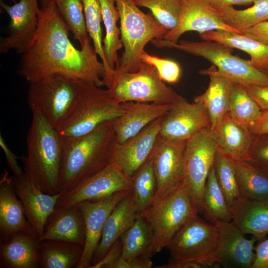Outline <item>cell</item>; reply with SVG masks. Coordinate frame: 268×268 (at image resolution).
Returning a JSON list of instances; mask_svg holds the SVG:
<instances>
[{"instance_id": "4dcf8cb0", "label": "cell", "mask_w": 268, "mask_h": 268, "mask_svg": "<svg viewBox=\"0 0 268 268\" xmlns=\"http://www.w3.org/2000/svg\"><path fill=\"white\" fill-rule=\"evenodd\" d=\"M39 242L40 268H72L79 263L83 246L73 242L55 239Z\"/></svg>"}, {"instance_id": "7bdbcfd3", "label": "cell", "mask_w": 268, "mask_h": 268, "mask_svg": "<svg viewBox=\"0 0 268 268\" xmlns=\"http://www.w3.org/2000/svg\"><path fill=\"white\" fill-rule=\"evenodd\" d=\"M247 161L268 174V134L255 135Z\"/></svg>"}, {"instance_id": "7402d4cb", "label": "cell", "mask_w": 268, "mask_h": 268, "mask_svg": "<svg viewBox=\"0 0 268 268\" xmlns=\"http://www.w3.org/2000/svg\"><path fill=\"white\" fill-rule=\"evenodd\" d=\"M124 113L113 120L116 142L122 143L135 135L149 124L163 117L171 105L139 102L121 103Z\"/></svg>"}, {"instance_id": "e575fe53", "label": "cell", "mask_w": 268, "mask_h": 268, "mask_svg": "<svg viewBox=\"0 0 268 268\" xmlns=\"http://www.w3.org/2000/svg\"><path fill=\"white\" fill-rule=\"evenodd\" d=\"M254 3L243 10L229 6L218 10L227 25L243 33L253 26L268 20V0H256Z\"/></svg>"}, {"instance_id": "7a4b0ae2", "label": "cell", "mask_w": 268, "mask_h": 268, "mask_svg": "<svg viewBox=\"0 0 268 268\" xmlns=\"http://www.w3.org/2000/svg\"><path fill=\"white\" fill-rule=\"evenodd\" d=\"M116 142L113 121L89 134L65 144L58 192H67L111 163Z\"/></svg>"}, {"instance_id": "603a6c76", "label": "cell", "mask_w": 268, "mask_h": 268, "mask_svg": "<svg viewBox=\"0 0 268 268\" xmlns=\"http://www.w3.org/2000/svg\"><path fill=\"white\" fill-rule=\"evenodd\" d=\"M85 226L83 215L76 204L56 207L49 216L38 241L55 239L69 241L84 247Z\"/></svg>"}, {"instance_id": "8992f818", "label": "cell", "mask_w": 268, "mask_h": 268, "mask_svg": "<svg viewBox=\"0 0 268 268\" xmlns=\"http://www.w3.org/2000/svg\"><path fill=\"white\" fill-rule=\"evenodd\" d=\"M83 82L55 73L29 82L27 100L32 112L41 115L58 131L71 113Z\"/></svg>"}, {"instance_id": "ac0fdd59", "label": "cell", "mask_w": 268, "mask_h": 268, "mask_svg": "<svg viewBox=\"0 0 268 268\" xmlns=\"http://www.w3.org/2000/svg\"><path fill=\"white\" fill-rule=\"evenodd\" d=\"M131 191H121L102 200L76 204L83 216L86 236L83 254L76 268H89L108 217L117 204Z\"/></svg>"}, {"instance_id": "ba28073f", "label": "cell", "mask_w": 268, "mask_h": 268, "mask_svg": "<svg viewBox=\"0 0 268 268\" xmlns=\"http://www.w3.org/2000/svg\"><path fill=\"white\" fill-rule=\"evenodd\" d=\"M151 42L157 48H173L201 57L209 61L221 73L234 83L242 85H268V79L264 71L254 67L249 60L233 55L232 48L220 43L187 40L175 43L163 38L153 39Z\"/></svg>"}, {"instance_id": "d590c367", "label": "cell", "mask_w": 268, "mask_h": 268, "mask_svg": "<svg viewBox=\"0 0 268 268\" xmlns=\"http://www.w3.org/2000/svg\"><path fill=\"white\" fill-rule=\"evenodd\" d=\"M131 193L139 213L153 202L157 191V181L152 155L131 178Z\"/></svg>"}, {"instance_id": "c3c4849f", "label": "cell", "mask_w": 268, "mask_h": 268, "mask_svg": "<svg viewBox=\"0 0 268 268\" xmlns=\"http://www.w3.org/2000/svg\"><path fill=\"white\" fill-rule=\"evenodd\" d=\"M243 34L268 46V20L253 26Z\"/></svg>"}, {"instance_id": "816d5d0a", "label": "cell", "mask_w": 268, "mask_h": 268, "mask_svg": "<svg viewBox=\"0 0 268 268\" xmlns=\"http://www.w3.org/2000/svg\"><path fill=\"white\" fill-rule=\"evenodd\" d=\"M256 0H209L211 4L219 10L233 5H249Z\"/></svg>"}, {"instance_id": "30bf717a", "label": "cell", "mask_w": 268, "mask_h": 268, "mask_svg": "<svg viewBox=\"0 0 268 268\" xmlns=\"http://www.w3.org/2000/svg\"><path fill=\"white\" fill-rule=\"evenodd\" d=\"M217 239L216 224L207 223L198 215L194 217L181 227L167 245L170 259L166 264L193 262L203 268L217 266Z\"/></svg>"}, {"instance_id": "ee69618b", "label": "cell", "mask_w": 268, "mask_h": 268, "mask_svg": "<svg viewBox=\"0 0 268 268\" xmlns=\"http://www.w3.org/2000/svg\"><path fill=\"white\" fill-rule=\"evenodd\" d=\"M122 246L120 238L112 246L101 260L89 268H113L122 257Z\"/></svg>"}, {"instance_id": "f35d334b", "label": "cell", "mask_w": 268, "mask_h": 268, "mask_svg": "<svg viewBox=\"0 0 268 268\" xmlns=\"http://www.w3.org/2000/svg\"><path fill=\"white\" fill-rule=\"evenodd\" d=\"M56 4L73 38L83 48L91 38L86 28L82 0H58Z\"/></svg>"}, {"instance_id": "ffe728a7", "label": "cell", "mask_w": 268, "mask_h": 268, "mask_svg": "<svg viewBox=\"0 0 268 268\" xmlns=\"http://www.w3.org/2000/svg\"><path fill=\"white\" fill-rule=\"evenodd\" d=\"M13 185L26 218L38 239L48 218L56 208L62 192L53 195L44 193L33 186L25 175L19 178L14 177Z\"/></svg>"}, {"instance_id": "74e56055", "label": "cell", "mask_w": 268, "mask_h": 268, "mask_svg": "<svg viewBox=\"0 0 268 268\" xmlns=\"http://www.w3.org/2000/svg\"><path fill=\"white\" fill-rule=\"evenodd\" d=\"M213 167L217 181L230 207L241 197L237 183L233 159L218 147Z\"/></svg>"}, {"instance_id": "7dc6e473", "label": "cell", "mask_w": 268, "mask_h": 268, "mask_svg": "<svg viewBox=\"0 0 268 268\" xmlns=\"http://www.w3.org/2000/svg\"><path fill=\"white\" fill-rule=\"evenodd\" d=\"M254 251L256 257L251 268H268V238L259 241Z\"/></svg>"}, {"instance_id": "4fadbf2b", "label": "cell", "mask_w": 268, "mask_h": 268, "mask_svg": "<svg viewBox=\"0 0 268 268\" xmlns=\"http://www.w3.org/2000/svg\"><path fill=\"white\" fill-rule=\"evenodd\" d=\"M210 128L208 114L202 104L183 97L173 104L162 118L159 135L174 141H187L204 129Z\"/></svg>"}, {"instance_id": "7c38bea8", "label": "cell", "mask_w": 268, "mask_h": 268, "mask_svg": "<svg viewBox=\"0 0 268 268\" xmlns=\"http://www.w3.org/2000/svg\"><path fill=\"white\" fill-rule=\"evenodd\" d=\"M131 179L111 163L71 190L62 192L56 208L67 207L85 201L102 200L121 191H131Z\"/></svg>"}, {"instance_id": "2e32d148", "label": "cell", "mask_w": 268, "mask_h": 268, "mask_svg": "<svg viewBox=\"0 0 268 268\" xmlns=\"http://www.w3.org/2000/svg\"><path fill=\"white\" fill-rule=\"evenodd\" d=\"M0 5L10 17L9 34L0 42V53L14 49L23 54L37 30L39 9L37 0H20L11 6L0 1Z\"/></svg>"}, {"instance_id": "484cf974", "label": "cell", "mask_w": 268, "mask_h": 268, "mask_svg": "<svg viewBox=\"0 0 268 268\" xmlns=\"http://www.w3.org/2000/svg\"><path fill=\"white\" fill-rule=\"evenodd\" d=\"M40 251L38 238L18 233L0 241V268H40Z\"/></svg>"}, {"instance_id": "8fae6325", "label": "cell", "mask_w": 268, "mask_h": 268, "mask_svg": "<svg viewBox=\"0 0 268 268\" xmlns=\"http://www.w3.org/2000/svg\"><path fill=\"white\" fill-rule=\"evenodd\" d=\"M218 148L210 128L203 130L186 142L184 180L198 213L202 211L204 186Z\"/></svg>"}, {"instance_id": "5bb4252c", "label": "cell", "mask_w": 268, "mask_h": 268, "mask_svg": "<svg viewBox=\"0 0 268 268\" xmlns=\"http://www.w3.org/2000/svg\"><path fill=\"white\" fill-rule=\"evenodd\" d=\"M181 11L176 26L168 31L163 39L177 43L184 33L195 31L200 34L215 30L241 32L227 25L220 11L209 0H180Z\"/></svg>"}, {"instance_id": "44dd1931", "label": "cell", "mask_w": 268, "mask_h": 268, "mask_svg": "<svg viewBox=\"0 0 268 268\" xmlns=\"http://www.w3.org/2000/svg\"><path fill=\"white\" fill-rule=\"evenodd\" d=\"M18 198L13 178L4 170L0 181V241L18 233H26L38 238L26 218L23 204Z\"/></svg>"}, {"instance_id": "f5cc1de1", "label": "cell", "mask_w": 268, "mask_h": 268, "mask_svg": "<svg viewBox=\"0 0 268 268\" xmlns=\"http://www.w3.org/2000/svg\"><path fill=\"white\" fill-rule=\"evenodd\" d=\"M42 6L44 7L53 3H56L58 0H39Z\"/></svg>"}, {"instance_id": "d6986e66", "label": "cell", "mask_w": 268, "mask_h": 268, "mask_svg": "<svg viewBox=\"0 0 268 268\" xmlns=\"http://www.w3.org/2000/svg\"><path fill=\"white\" fill-rule=\"evenodd\" d=\"M218 239L216 263L225 268H251L256 257L255 237L248 239L232 221L216 224Z\"/></svg>"}, {"instance_id": "83f0119b", "label": "cell", "mask_w": 268, "mask_h": 268, "mask_svg": "<svg viewBox=\"0 0 268 268\" xmlns=\"http://www.w3.org/2000/svg\"><path fill=\"white\" fill-rule=\"evenodd\" d=\"M232 221L244 234H252L257 241L268 234V201L241 197L231 207Z\"/></svg>"}, {"instance_id": "8d00e7d4", "label": "cell", "mask_w": 268, "mask_h": 268, "mask_svg": "<svg viewBox=\"0 0 268 268\" xmlns=\"http://www.w3.org/2000/svg\"><path fill=\"white\" fill-rule=\"evenodd\" d=\"M261 110L243 85L234 83L229 103V113L240 125L249 131L260 117Z\"/></svg>"}, {"instance_id": "4316f807", "label": "cell", "mask_w": 268, "mask_h": 268, "mask_svg": "<svg viewBox=\"0 0 268 268\" xmlns=\"http://www.w3.org/2000/svg\"><path fill=\"white\" fill-rule=\"evenodd\" d=\"M211 130L224 154L234 160H247L255 134L237 123L229 112Z\"/></svg>"}, {"instance_id": "60d3db41", "label": "cell", "mask_w": 268, "mask_h": 268, "mask_svg": "<svg viewBox=\"0 0 268 268\" xmlns=\"http://www.w3.org/2000/svg\"><path fill=\"white\" fill-rule=\"evenodd\" d=\"M137 6L148 8L168 31L177 25L181 11L180 0H133Z\"/></svg>"}, {"instance_id": "52a82bcc", "label": "cell", "mask_w": 268, "mask_h": 268, "mask_svg": "<svg viewBox=\"0 0 268 268\" xmlns=\"http://www.w3.org/2000/svg\"><path fill=\"white\" fill-rule=\"evenodd\" d=\"M153 233V251L161 252L190 219L198 216L188 185L183 180L140 213Z\"/></svg>"}, {"instance_id": "6da1fadb", "label": "cell", "mask_w": 268, "mask_h": 268, "mask_svg": "<svg viewBox=\"0 0 268 268\" xmlns=\"http://www.w3.org/2000/svg\"><path fill=\"white\" fill-rule=\"evenodd\" d=\"M36 33L23 56L19 72L29 82L55 73L67 74L99 87L104 86V64L91 39L80 50L68 39V27L56 3L39 8Z\"/></svg>"}, {"instance_id": "ab89813d", "label": "cell", "mask_w": 268, "mask_h": 268, "mask_svg": "<svg viewBox=\"0 0 268 268\" xmlns=\"http://www.w3.org/2000/svg\"><path fill=\"white\" fill-rule=\"evenodd\" d=\"M82 2L87 32L92 40L96 53L104 64L106 70L105 76H108L113 71L107 64L102 45V31L101 27L102 17L99 0H82Z\"/></svg>"}, {"instance_id": "cb8c5ba5", "label": "cell", "mask_w": 268, "mask_h": 268, "mask_svg": "<svg viewBox=\"0 0 268 268\" xmlns=\"http://www.w3.org/2000/svg\"><path fill=\"white\" fill-rule=\"evenodd\" d=\"M200 73L206 74L209 82L205 92L194 98V102L202 104L206 111L214 128L229 111V103L234 82L221 73L213 65Z\"/></svg>"}, {"instance_id": "d4e9b609", "label": "cell", "mask_w": 268, "mask_h": 268, "mask_svg": "<svg viewBox=\"0 0 268 268\" xmlns=\"http://www.w3.org/2000/svg\"><path fill=\"white\" fill-rule=\"evenodd\" d=\"M138 213L131 191L117 204L108 217L90 267L103 258L112 246L134 224Z\"/></svg>"}, {"instance_id": "9a60e30c", "label": "cell", "mask_w": 268, "mask_h": 268, "mask_svg": "<svg viewBox=\"0 0 268 268\" xmlns=\"http://www.w3.org/2000/svg\"><path fill=\"white\" fill-rule=\"evenodd\" d=\"M162 117L154 121L135 135L115 143L111 163L131 179L150 158L161 129Z\"/></svg>"}, {"instance_id": "bcb514c9", "label": "cell", "mask_w": 268, "mask_h": 268, "mask_svg": "<svg viewBox=\"0 0 268 268\" xmlns=\"http://www.w3.org/2000/svg\"><path fill=\"white\" fill-rule=\"evenodd\" d=\"M0 146L4 153L7 164L14 177L19 178L24 176V171L20 167L17 160L18 157L9 149L1 134L0 135Z\"/></svg>"}, {"instance_id": "db71d44e", "label": "cell", "mask_w": 268, "mask_h": 268, "mask_svg": "<svg viewBox=\"0 0 268 268\" xmlns=\"http://www.w3.org/2000/svg\"><path fill=\"white\" fill-rule=\"evenodd\" d=\"M265 74H266L267 76V78H268V69L265 71H264Z\"/></svg>"}, {"instance_id": "f546056e", "label": "cell", "mask_w": 268, "mask_h": 268, "mask_svg": "<svg viewBox=\"0 0 268 268\" xmlns=\"http://www.w3.org/2000/svg\"><path fill=\"white\" fill-rule=\"evenodd\" d=\"M122 258L125 260L150 259L153 255V233L144 217L138 213L134 222L121 238Z\"/></svg>"}, {"instance_id": "f1b7e54d", "label": "cell", "mask_w": 268, "mask_h": 268, "mask_svg": "<svg viewBox=\"0 0 268 268\" xmlns=\"http://www.w3.org/2000/svg\"><path fill=\"white\" fill-rule=\"evenodd\" d=\"M203 40L215 41L247 53L250 64L264 71L268 69V46L243 33L225 30L208 31L200 34Z\"/></svg>"}, {"instance_id": "d6a6232c", "label": "cell", "mask_w": 268, "mask_h": 268, "mask_svg": "<svg viewBox=\"0 0 268 268\" xmlns=\"http://www.w3.org/2000/svg\"><path fill=\"white\" fill-rule=\"evenodd\" d=\"M98 0L106 30V35L103 40L105 57L109 68L113 71L119 60L117 52L123 46L120 37L121 30L117 25L120 14L115 0Z\"/></svg>"}, {"instance_id": "1f68e13d", "label": "cell", "mask_w": 268, "mask_h": 268, "mask_svg": "<svg viewBox=\"0 0 268 268\" xmlns=\"http://www.w3.org/2000/svg\"><path fill=\"white\" fill-rule=\"evenodd\" d=\"M241 197L268 201V174L247 160H234Z\"/></svg>"}, {"instance_id": "9c48e42d", "label": "cell", "mask_w": 268, "mask_h": 268, "mask_svg": "<svg viewBox=\"0 0 268 268\" xmlns=\"http://www.w3.org/2000/svg\"><path fill=\"white\" fill-rule=\"evenodd\" d=\"M104 86L119 103L139 102L172 105L183 97L166 85L155 67L142 62L134 72H116L103 80Z\"/></svg>"}, {"instance_id": "e0dca14e", "label": "cell", "mask_w": 268, "mask_h": 268, "mask_svg": "<svg viewBox=\"0 0 268 268\" xmlns=\"http://www.w3.org/2000/svg\"><path fill=\"white\" fill-rule=\"evenodd\" d=\"M186 142L169 140L158 135L152 154L157 181V191L153 202L184 178Z\"/></svg>"}, {"instance_id": "3957f363", "label": "cell", "mask_w": 268, "mask_h": 268, "mask_svg": "<svg viewBox=\"0 0 268 268\" xmlns=\"http://www.w3.org/2000/svg\"><path fill=\"white\" fill-rule=\"evenodd\" d=\"M27 146V155L23 161L25 177L42 192L50 195L58 193L64 143L58 131L37 113H32Z\"/></svg>"}, {"instance_id": "f907efd6", "label": "cell", "mask_w": 268, "mask_h": 268, "mask_svg": "<svg viewBox=\"0 0 268 268\" xmlns=\"http://www.w3.org/2000/svg\"><path fill=\"white\" fill-rule=\"evenodd\" d=\"M250 131L255 135L268 134V110L261 111Z\"/></svg>"}, {"instance_id": "836d02e7", "label": "cell", "mask_w": 268, "mask_h": 268, "mask_svg": "<svg viewBox=\"0 0 268 268\" xmlns=\"http://www.w3.org/2000/svg\"><path fill=\"white\" fill-rule=\"evenodd\" d=\"M201 213L210 223L232 221L231 208L217 181L213 165L205 184Z\"/></svg>"}, {"instance_id": "f6af8a7d", "label": "cell", "mask_w": 268, "mask_h": 268, "mask_svg": "<svg viewBox=\"0 0 268 268\" xmlns=\"http://www.w3.org/2000/svg\"><path fill=\"white\" fill-rule=\"evenodd\" d=\"M243 86L261 110H268V85Z\"/></svg>"}, {"instance_id": "5b68a950", "label": "cell", "mask_w": 268, "mask_h": 268, "mask_svg": "<svg viewBox=\"0 0 268 268\" xmlns=\"http://www.w3.org/2000/svg\"><path fill=\"white\" fill-rule=\"evenodd\" d=\"M124 108L107 89L83 81L75 106L58 130L64 144L92 132L122 115Z\"/></svg>"}, {"instance_id": "b9f144b4", "label": "cell", "mask_w": 268, "mask_h": 268, "mask_svg": "<svg viewBox=\"0 0 268 268\" xmlns=\"http://www.w3.org/2000/svg\"><path fill=\"white\" fill-rule=\"evenodd\" d=\"M141 62L152 65L156 69L163 81L171 83L177 82L181 76V68L178 63L148 54L144 50L140 56Z\"/></svg>"}, {"instance_id": "681fc988", "label": "cell", "mask_w": 268, "mask_h": 268, "mask_svg": "<svg viewBox=\"0 0 268 268\" xmlns=\"http://www.w3.org/2000/svg\"><path fill=\"white\" fill-rule=\"evenodd\" d=\"M152 266V262L150 259H134L127 261L121 257L113 268H150Z\"/></svg>"}, {"instance_id": "277c9868", "label": "cell", "mask_w": 268, "mask_h": 268, "mask_svg": "<svg viewBox=\"0 0 268 268\" xmlns=\"http://www.w3.org/2000/svg\"><path fill=\"white\" fill-rule=\"evenodd\" d=\"M120 14L121 39L124 51L114 71L134 72L141 67L140 56L147 43L163 38L168 30L151 11L144 13L133 0H115Z\"/></svg>"}]
</instances>
